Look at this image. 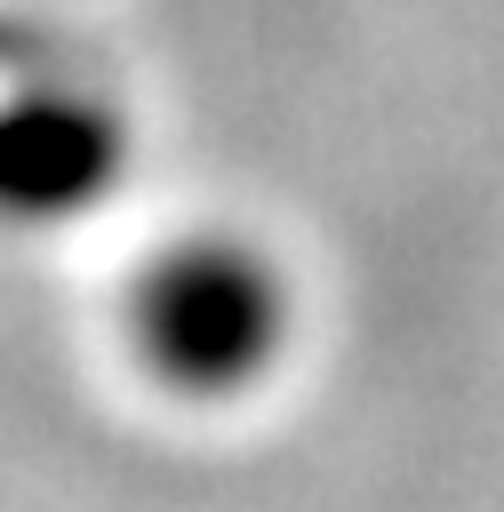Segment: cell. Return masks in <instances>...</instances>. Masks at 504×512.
<instances>
[{
  "label": "cell",
  "mask_w": 504,
  "mask_h": 512,
  "mask_svg": "<svg viewBox=\"0 0 504 512\" xmlns=\"http://www.w3.org/2000/svg\"><path fill=\"white\" fill-rule=\"evenodd\" d=\"M264 328H272V288L248 272V264H176V280L160 288L152 304V336L176 368L192 376H232L264 352Z\"/></svg>",
  "instance_id": "obj_1"
}]
</instances>
